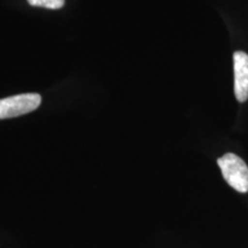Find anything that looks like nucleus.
Masks as SVG:
<instances>
[{
	"label": "nucleus",
	"instance_id": "nucleus-1",
	"mask_svg": "<svg viewBox=\"0 0 248 248\" xmlns=\"http://www.w3.org/2000/svg\"><path fill=\"white\" fill-rule=\"evenodd\" d=\"M223 177L231 187L240 193L248 192V167L238 155L228 153L217 160Z\"/></svg>",
	"mask_w": 248,
	"mask_h": 248
},
{
	"label": "nucleus",
	"instance_id": "nucleus-2",
	"mask_svg": "<svg viewBox=\"0 0 248 248\" xmlns=\"http://www.w3.org/2000/svg\"><path fill=\"white\" fill-rule=\"evenodd\" d=\"M42 97L38 93H23L0 99V120L12 119L31 113L39 107Z\"/></svg>",
	"mask_w": 248,
	"mask_h": 248
},
{
	"label": "nucleus",
	"instance_id": "nucleus-3",
	"mask_svg": "<svg viewBox=\"0 0 248 248\" xmlns=\"http://www.w3.org/2000/svg\"><path fill=\"white\" fill-rule=\"evenodd\" d=\"M234 94L238 101L248 99V54L238 51L233 54Z\"/></svg>",
	"mask_w": 248,
	"mask_h": 248
},
{
	"label": "nucleus",
	"instance_id": "nucleus-4",
	"mask_svg": "<svg viewBox=\"0 0 248 248\" xmlns=\"http://www.w3.org/2000/svg\"><path fill=\"white\" fill-rule=\"evenodd\" d=\"M31 6L48 9H60L63 7L64 0H28Z\"/></svg>",
	"mask_w": 248,
	"mask_h": 248
}]
</instances>
